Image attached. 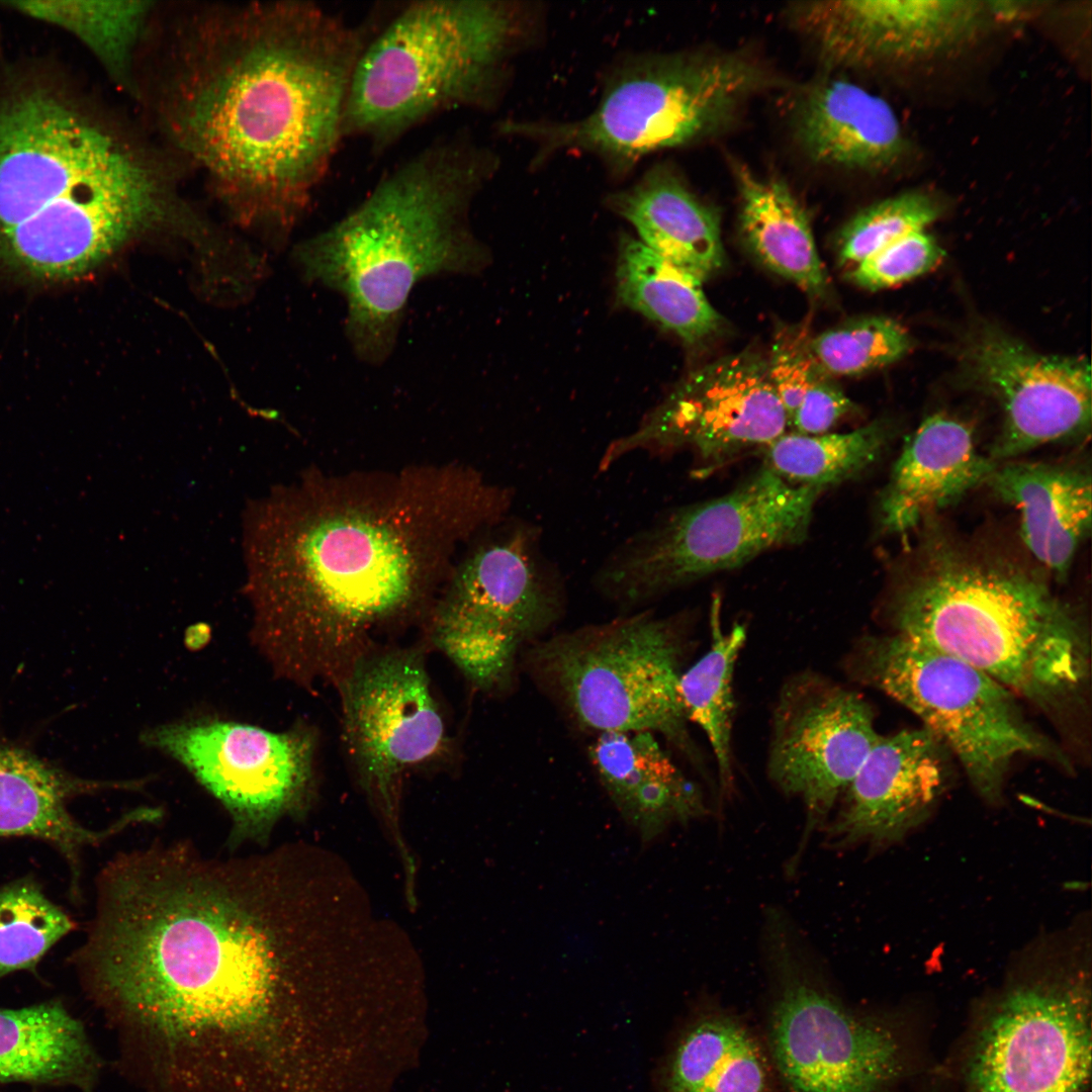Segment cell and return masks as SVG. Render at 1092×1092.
I'll return each mask as SVG.
<instances>
[{"label":"cell","mask_w":1092,"mask_h":1092,"mask_svg":"<svg viewBox=\"0 0 1092 1092\" xmlns=\"http://www.w3.org/2000/svg\"><path fill=\"white\" fill-rule=\"evenodd\" d=\"M740 228L752 253L772 272L814 296L828 290L808 216L789 187L734 163Z\"/></svg>","instance_id":"obj_30"},{"label":"cell","mask_w":1092,"mask_h":1092,"mask_svg":"<svg viewBox=\"0 0 1092 1092\" xmlns=\"http://www.w3.org/2000/svg\"><path fill=\"white\" fill-rule=\"evenodd\" d=\"M72 953L89 997L143 1042L162 1092H292L315 971L297 848L238 857L153 841L97 874Z\"/></svg>","instance_id":"obj_1"},{"label":"cell","mask_w":1092,"mask_h":1092,"mask_svg":"<svg viewBox=\"0 0 1092 1092\" xmlns=\"http://www.w3.org/2000/svg\"><path fill=\"white\" fill-rule=\"evenodd\" d=\"M686 635L679 616L645 610L540 639L525 663L582 729L659 734L705 777L678 695Z\"/></svg>","instance_id":"obj_8"},{"label":"cell","mask_w":1092,"mask_h":1092,"mask_svg":"<svg viewBox=\"0 0 1092 1092\" xmlns=\"http://www.w3.org/2000/svg\"><path fill=\"white\" fill-rule=\"evenodd\" d=\"M76 927L32 877L0 887V979L34 971L47 952Z\"/></svg>","instance_id":"obj_35"},{"label":"cell","mask_w":1092,"mask_h":1092,"mask_svg":"<svg viewBox=\"0 0 1092 1092\" xmlns=\"http://www.w3.org/2000/svg\"><path fill=\"white\" fill-rule=\"evenodd\" d=\"M196 85L183 122L194 151L223 181L259 195L288 233L308 209L344 136L347 93L370 34L310 2L266 10Z\"/></svg>","instance_id":"obj_3"},{"label":"cell","mask_w":1092,"mask_h":1092,"mask_svg":"<svg viewBox=\"0 0 1092 1092\" xmlns=\"http://www.w3.org/2000/svg\"><path fill=\"white\" fill-rule=\"evenodd\" d=\"M979 2L846 0L809 3L799 22L836 65L939 49L969 32Z\"/></svg>","instance_id":"obj_22"},{"label":"cell","mask_w":1092,"mask_h":1092,"mask_svg":"<svg viewBox=\"0 0 1092 1092\" xmlns=\"http://www.w3.org/2000/svg\"><path fill=\"white\" fill-rule=\"evenodd\" d=\"M526 26L507 1L404 4L370 32L356 62L344 136L382 152L442 113L491 106Z\"/></svg>","instance_id":"obj_7"},{"label":"cell","mask_w":1092,"mask_h":1092,"mask_svg":"<svg viewBox=\"0 0 1092 1092\" xmlns=\"http://www.w3.org/2000/svg\"><path fill=\"white\" fill-rule=\"evenodd\" d=\"M770 720L767 776L802 801L810 831L839 802L879 739L874 711L855 691L808 669L785 679Z\"/></svg>","instance_id":"obj_18"},{"label":"cell","mask_w":1092,"mask_h":1092,"mask_svg":"<svg viewBox=\"0 0 1092 1092\" xmlns=\"http://www.w3.org/2000/svg\"><path fill=\"white\" fill-rule=\"evenodd\" d=\"M9 8L61 27L86 44L106 66L123 68L150 10L139 1H12Z\"/></svg>","instance_id":"obj_34"},{"label":"cell","mask_w":1092,"mask_h":1092,"mask_svg":"<svg viewBox=\"0 0 1092 1092\" xmlns=\"http://www.w3.org/2000/svg\"><path fill=\"white\" fill-rule=\"evenodd\" d=\"M891 605L897 633L952 655L1050 714L1089 678L1084 623L1016 566L935 548Z\"/></svg>","instance_id":"obj_6"},{"label":"cell","mask_w":1092,"mask_h":1092,"mask_svg":"<svg viewBox=\"0 0 1092 1092\" xmlns=\"http://www.w3.org/2000/svg\"><path fill=\"white\" fill-rule=\"evenodd\" d=\"M661 1086L663 1092H781L762 1036L721 1008L701 1010L685 1024Z\"/></svg>","instance_id":"obj_28"},{"label":"cell","mask_w":1092,"mask_h":1092,"mask_svg":"<svg viewBox=\"0 0 1092 1092\" xmlns=\"http://www.w3.org/2000/svg\"><path fill=\"white\" fill-rule=\"evenodd\" d=\"M711 642L708 650L686 671L678 681V695L688 721L705 734L712 748L720 787L733 786L732 729L735 702L733 676L738 656L746 640V630L734 624L724 630L721 602L711 606Z\"/></svg>","instance_id":"obj_32"},{"label":"cell","mask_w":1092,"mask_h":1092,"mask_svg":"<svg viewBox=\"0 0 1092 1092\" xmlns=\"http://www.w3.org/2000/svg\"><path fill=\"white\" fill-rule=\"evenodd\" d=\"M647 731L598 733L588 746L590 764L623 818L651 841L673 822H689L707 807L689 780Z\"/></svg>","instance_id":"obj_24"},{"label":"cell","mask_w":1092,"mask_h":1092,"mask_svg":"<svg viewBox=\"0 0 1092 1092\" xmlns=\"http://www.w3.org/2000/svg\"><path fill=\"white\" fill-rule=\"evenodd\" d=\"M150 173L43 87L0 103V264L48 281L90 271L159 211Z\"/></svg>","instance_id":"obj_5"},{"label":"cell","mask_w":1092,"mask_h":1092,"mask_svg":"<svg viewBox=\"0 0 1092 1092\" xmlns=\"http://www.w3.org/2000/svg\"><path fill=\"white\" fill-rule=\"evenodd\" d=\"M986 483L1020 517V536L1031 554L1059 578L1091 530L1089 470L1074 465L1008 463Z\"/></svg>","instance_id":"obj_25"},{"label":"cell","mask_w":1092,"mask_h":1092,"mask_svg":"<svg viewBox=\"0 0 1092 1092\" xmlns=\"http://www.w3.org/2000/svg\"><path fill=\"white\" fill-rule=\"evenodd\" d=\"M564 602L538 532L518 523L455 567L425 623L427 638L473 688L500 691L519 653L556 624Z\"/></svg>","instance_id":"obj_12"},{"label":"cell","mask_w":1092,"mask_h":1092,"mask_svg":"<svg viewBox=\"0 0 1092 1092\" xmlns=\"http://www.w3.org/2000/svg\"><path fill=\"white\" fill-rule=\"evenodd\" d=\"M766 81L751 62L696 54L633 57L608 80L597 107L573 121H509L540 156L561 150L596 154L624 172L642 158L725 128Z\"/></svg>","instance_id":"obj_9"},{"label":"cell","mask_w":1092,"mask_h":1092,"mask_svg":"<svg viewBox=\"0 0 1092 1092\" xmlns=\"http://www.w3.org/2000/svg\"><path fill=\"white\" fill-rule=\"evenodd\" d=\"M496 164L492 152L468 136L439 138L380 177L339 221L296 248L306 279L345 298V331L362 361L380 364L390 355L417 283L484 266L486 251L468 218Z\"/></svg>","instance_id":"obj_4"},{"label":"cell","mask_w":1092,"mask_h":1092,"mask_svg":"<svg viewBox=\"0 0 1092 1092\" xmlns=\"http://www.w3.org/2000/svg\"><path fill=\"white\" fill-rule=\"evenodd\" d=\"M939 213L927 195L907 192L875 203L858 212L838 239V259L854 266L913 232L923 231Z\"/></svg>","instance_id":"obj_37"},{"label":"cell","mask_w":1092,"mask_h":1092,"mask_svg":"<svg viewBox=\"0 0 1092 1092\" xmlns=\"http://www.w3.org/2000/svg\"><path fill=\"white\" fill-rule=\"evenodd\" d=\"M947 751L924 727L880 735L840 798L829 839L839 846L901 839L929 816L943 793Z\"/></svg>","instance_id":"obj_20"},{"label":"cell","mask_w":1092,"mask_h":1092,"mask_svg":"<svg viewBox=\"0 0 1092 1092\" xmlns=\"http://www.w3.org/2000/svg\"><path fill=\"white\" fill-rule=\"evenodd\" d=\"M788 428L765 357L742 351L692 372L635 430L606 447L599 469L634 453L687 450L695 458L694 476L705 477L743 453L761 450Z\"/></svg>","instance_id":"obj_16"},{"label":"cell","mask_w":1092,"mask_h":1092,"mask_svg":"<svg viewBox=\"0 0 1092 1092\" xmlns=\"http://www.w3.org/2000/svg\"><path fill=\"white\" fill-rule=\"evenodd\" d=\"M619 300L688 344L719 331L722 317L708 300L703 281L646 247L622 238L616 270Z\"/></svg>","instance_id":"obj_31"},{"label":"cell","mask_w":1092,"mask_h":1092,"mask_svg":"<svg viewBox=\"0 0 1092 1092\" xmlns=\"http://www.w3.org/2000/svg\"><path fill=\"white\" fill-rule=\"evenodd\" d=\"M809 332L801 326L777 335L766 359L772 387L786 412L788 423L812 383L824 373L810 348Z\"/></svg>","instance_id":"obj_39"},{"label":"cell","mask_w":1092,"mask_h":1092,"mask_svg":"<svg viewBox=\"0 0 1092 1092\" xmlns=\"http://www.w3.org/2000/svg\"><path fill=\"white\" fill-rule=\"evenodd\" d=\"M100 1069L85 1026L61 1001L0 1008V1083L94 1092Z\"/></svg>","instance_id":"obj_29"},{"label":"cell","mask_w":1092,"mask_h":1092,"mask_svg":"<svg viewBox=\"0 0 1092 1092\" xmlns=\"http://www.w3.org/2000/svg\"><path fill=\"white\" fill-rule=\"evenodd\" d=\"M966 370L1004 413L989 457L1019 456L1038 446L1087 436L1091 428V368L1083 357L1044 355L995 328L967 347Z\"/></svg>","instance_id":"obj_19"},{"label":"cell","mask_w":1092,"mask_h":1092,"mask_svg":"<svg viewBox=\"0 0 1092 1092\" xmlns=\"http://www.w3.org/2000/svg\"><path fill=\"white\" fill-rule=\"evenodd\" d=\"M812 355L827 376H854L894 363L912 348L897 322L885 316L847 321L811 338Z\"/></svg>","instance_id":"obj_36"},{"label":"cell","mask_w":1092,"mask_h":1092,"mask_svg":"<svg viewBox=\"0 0 1092 1092\" xmlns=\"http://www.w3.org/2000/svg\"><path fill=\"white\" fill-rule=\"evenodd\" d=\"M608 204L646 247L702 281L722 267L717 212L665 166L651 168L633 186L612 194Z\"/></svg>","instance_id":"obj_27"},{"label":"cell","mask_w":1092,"mask_h":1092,"mask_svg":"<svg viewBox=\"0 0 1092 1092\" xmlns=\"http://www.w3.org/2000/svg\"><path fill=\"white\" fill-rule=\"evenodd\" d=\"M997 467L979 453L971 428L943 415L926 418L896 460L880 503L882 528L905 535L930 512L986 483Z\"/></svg>","instance_id":"obj_23"},{"label":"cell","mask_w":1092,"mask_h":1092,"mask_svg":"<svg viewBox=\"0 0 1092 1092\" xmlns=\"http://www.w3.org/2000/svg\"><path fill=\"white\" fill-rule=\"evenodd\" d=\"M943 256V250L932 236L925 230L917 231L852 266L847 275L862 288L879 290L929 272Z\"/></svg>","instance_id":"obj_38"},{"label":"cell","mask_w":1092,"mask_h":1092,"mask_svg":"<svg viewBox=\"0 0 1092 1092\" xmlns=\"http://www.w3.org/2000/svg\"><path fill=\"white\" fill-rule=\"evenodd\" d=\"M883 420L844 433L803 435L786 432L760 451L763 466L785 481L823 492L873 465L890 439Z\"/></svg>","instance_id":"obj_33"},{"label":"cell","mask_w":1092,"mask_h":1092,"mask_svg":"<svg viewBox=\"0 0 1092 1092\" xmlns=\"http://www.w3.org/2000/svg\"><path fill=\"white\" fill-rule=\"evenodd\" d=\"M797 138L816 163L858 170L890 166L904 149L898 118L882 98L844 80L812 86L798 103Z\"/></svg>","instance_id":"obj_26"},{"label":"cell","mask_w":1092,"mask_h":1092,"mask_svg":"<svg viewBox=\"0 0 1092 1092\" xmlns=\"http://www.w3.org/2000/svg\"><path fill=\"white\" fill-rule=\"evenodd\" d=\"M147 780L99 781L80 778L39 757L21 744L0 741V836L29 837L55 847L71 873L70 892L80 896L81 853L128 827L157 823L161 807L125 812L101 830L80 824L68 804L76 797L104 791H140Z\"/></svg>","instance_id":"obj_21"},{"label":"cell","mask_w":1092,"mask_h":1092,"mask_svg":"<svg viewBox=\"0 0 1092 1092\" xmlns=\"http://www.w3.org/2000/svg\"><path fill=\"white\" fill-rule=\"evenodd\" d=\"M142 743L176 760L228 812L231 848L266 845L284 817L307 816L317 795V730L283 731L213 717L147 728Z\"/></svg>","instance_id":"obj_13"},{"label":"cell","mask_w":1092,"mask_h":1092,"mask_svg":"<svg viewBox=\"0 0 1092 1092\" xmlns=\"http://www.w3.org/2000/svg\"><path fill=\"white\" fill-rule=\"evenodd\" d=\"M843 665L850 678L918 716L989 802L1001 799L1019 756L1069 768L1063 751L1027 721L1011 691L952 655L896 633L857 639Z\"/></svg>","instance_id":"obj_11"},{"label":"cell","mask_w":1092,"mask_h":1092,"mask_svg":"<svg viewBox=\"0 0 1092 1092\" xmlns=\"http://www.w3.org/2000/svg\"><path fill=\"white\" fill-rule=\"evenodd\" d=\"M513 499L461 463L312 469L275 485L242 517L254 644L278 677L338 690L385 636L426 622L457 550Z\"/></svg>","instance_id":"obj_2"},{"label":"cell","mask_w":1092,"mask_h":1092,"mask_svg":"<svg viewBox=\"0 0 1092 1092\" xmlns=\"http://www.w3.org/2000/svg\"><path fill=\"white\" fill-rule=\"evenodd\" d=\"M854 410V403L832 377H818L803 396L789 422L792 432L819 435L830 432Z\"/></svg>","instance_id":"obj_40"},{"label":"cell","mask_w":1092,"mask_h":1092,"mask_svg":"<svg viewBox=\"0 0 1092 1092\" xmlns=\"http://www.w3.org/2000/svg\"><path fill=\"white\" fill-rule=\"evenodd\" d=\"M1090 1010L1083 975L1009 989L978 1029L965 1092H1083L1091 1070Z\"/></svg>","instance_id":"obj_17"},{"label":"cell","mask_w":1092,"mask_h":1092,"mask_svg":"<svg viewBox=\"0 0 1092 1092\" xmlns=\"http://www.w3.org/2000/svg\"><path fill=\"white\" fill-rule=\"evenodd\" d=\"M337 691L349 763L398 849L406 881H413L415 859L399 829L404 779L454 752L423 648H381L360 661Z\"/></svg>","instance_id":"obj_14"},{"label":"cell","mask_w":1092,"mask_h":1092,"mask_svg":"<svg viewBox=\"0 0 1092 1092\" xmlns=\"http://www.w3.org/2000/svg\"><path fill=\"white\" fill-rule=\"evenodd\" d=\"M782 946L762 1036L781 1092H886L901 1068L892 1027L849 1007Z\"/></svg>","instance_id":"obj_15"},{"label":"cell","mask_w":1092,"mask_h":1092,"mask_svg":"<svg viewBox=\"0 0 1092 1092\" xmlns=\"http://www.w3.org/2000/svg\"><path fill=\"white\" fill-rule=\"evenodd\" d=\"M821 493L762 465L731 491L673 510L631 535L599 566L595 586L608 601L635 607L799 544Z\"/></svg>","instance_id":"obj_10"}]
</instances>
